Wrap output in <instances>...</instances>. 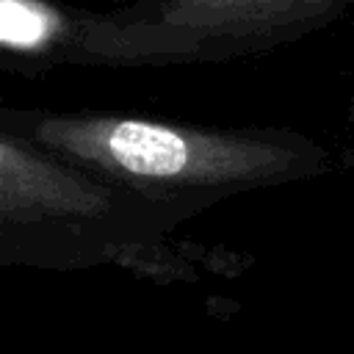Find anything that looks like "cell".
<instances>
[{
  "label": "cell",
  "mask_w": 354,
  "mask_h": 354,
  "mask_svg": "<svg viewBox=\"0 0 354 354\" xmlns=\"http://www.w3.org/2000/svg\"><path fill=\"white\" fill-rule=\"evenodd\" d=\"M8 124L127 191L169 227L257 188L304 183L335 169L332 155L288 127H202L94 111H14Z\"/></svg>",
  "instance_id": "cell-1"
},
{
  "label": "cell",
  "mask_w": 354,
  "mask_h": 354,
  "mask_svg": "<svg viewBox=\"0 0 354 354\" xmlns=\"http://www.w3.org/2000/svg\"><path fill=\"white\" fill-rule=\"evenodd\" d=\"M354 0H141L72 14L66 66H185L268 53L332 25Z\"/></svg>",
  "instance_id": "cell-2"
},
{
  "label": "cell",
  "mask_w": 354,
  "mask_h": 354,
  "mask_svg": "<svg viewBox=\"0 0 354 354\" xmlns=\"http://www.w3.org/2000/svg\"><path fill=\"white\" fill-rule=\"evenodd\" d=\"M171 230L152 207L0 124V243L6 260L94 263L147 249Z\"/></svg>",
  "instance_id": "cell-3"
},
{
  "label": "cell",
  "mask_w": 354,
  "mask_h": 354,
  "mask_svg": "<svg viewBox=\"0 0 354 354\" xmlns=\"http://www.w3.org/2000/svg\"><path fill=\"white\" fill-rule=\"evenodd\" d=\"M72 14L53 0H0V50L17 64L61 66Z\"/></svg>",
  "instance_id": "cell-4"
},
{
  "label": "cell",
  "mask_w": 354,
  "mask_h": 354,
  "mask_svg": "<svg viewBox=\"0 0 354 354\" xmlns=\"http://www.w3.org/2000/svg\"><path fill=\"white\" fill-rule=\"evenodd\" d=\"M346 124H348V136H351V144H354V97L348 100V111H346Z\"/></svg>",
  "instance_id": "cell-5"
}]
</instances>
